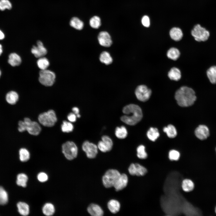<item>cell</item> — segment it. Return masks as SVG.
<instances>
[{
  "label": "cell",
  "instance_id": "obj_7",
  "mask_svg": "<svg viewBox=\"0 0 216 216\" xmlns=\"http://www.w3.org/2000/svg\"><path fill=\"white\" fill-rule=\"evenodd\" d=\"M39 80L42 85L46 86H52L55 82L56 75L53 71L46 69L41 70L39 72Z\"/></svg>",
  "mask_w": 216,
  "mask_h": 216
},
{
  "label": "cell",
  "instance_id": "obj_21",
  "mask_svg": "<svg viewBox=\"0 0 216 216\" xmlns=\"http://www.w3.org/2000/svg\"><path fill=\"white\" fill-rule=\"evenodd\" d=\"M107 206L109 209L112 213L115 214L119 211L120 204L118 201L111 200L108 202Z\"/></svg>",
  "mask_w": 216,
  "mask_h": 216
},
{
  "label": "cell",
  "instance_id": "obj_1",
  "mask_svg": "<svg viewBox=\"0 0 216 216\" xmlns=\"http://www.w3.org/2000/svg\"><path fill=\"white\" fill-rule=\"evenodd\" d=\"M122 112L124 115L121 117L120 119L122 122L129 125H136L142 117L141 109L135 104H130L125 106L123 109Z\"/></svg>",
  "mask_w": 216,
  "mask_h": 216
},
{
  "label": "cell",
  "instance_id": "obj_45",
  "mask_svg": "<svg viewBox=\"0 0 216 216\" xmlns=\"http://www.w3.org/2000/svg\"><path fill=\"white\" fill-rule=\"evenodd\" d=\"M72 110L74 112V113L76 115V116L78 118H80V115L79 114V109L77 107H74L72 108Z\"/></svg>",
  "mask_w": 216,
  "mask_h": 216
},
{
  "label": "cell",
  "instance_id": "obj_8",
  "mask_svg": "<svg viewBox=\"0 0 216 216\" xmlns=\"http://www.w3.org/2000/svg\"><path fill=\"white\" fill-rule=\"evenodd\" d=\"M191 34L195 40L198 42L207 40L210 36L209 31L199 24L194 26L191 31Z\"/></svg>",
  "mask_w": 216,
  "mask_h": 216
},
{
  "label": "cell",
  "instance_id": "obj_44",
  "mask_svg": "<svg viewBox=\"0 0 216 216\" xmlns=\"http://www.w3.org/2000/svg\"><path fill=\"white\" fill-rule=\"evenodd\" d=\"M68 119L71 122H74L76 120V116L74 113L72 112L70 113L68 115Z\"/></svg>",
  "mask_w": 216,
  "mask_h": 216
},
{
  "label": "cell",
  "instance_id": "obj_40",
  "mask_svg": "<svg viewBox=\"0 0 216 216\" xmlns=\"http://www.w3.org/2000/svg\"><path fill=\"white\" fill-rule=\"evenodd\" d=\"M12 8V4L8 0H0V10L3 11L6 9L10 10Z\"/></svg>",
  "mask_w": 216,
  "mask_h": 216
},
{
  "label": "cell",
  "instance_id": "obj_36",
  "mask_svg": "<svg viewBox=\"0 0 216 216\" xmlns=\"http://www.w3.org/2000/svg\"><path fill=\"white\" fill-rule=\"evenodd\" d=\"M20 158L22 162L28 160L30 158V154L28 151L25 148H21L19 151Z\"/></svg>",
  "mask_w": 216,
  "mask_h": 216
},
{
  "label": "cell",
  "instance_id": "obj_25",
  "mask_svg": "<svg viewBox=\"0 0 216 216\" xmlns=\"http://www.w3.org/2000/svg\"><path fill=\"white\" fill-rule=\"evenodd\" d=\"M180 53L179 50L175 47L170 48L167 51L166 55L169 58L173 60H177L179 57Z\"/></svg>",
  "mask_w": 216,
  "mask_h": 216
},
{
  "label": "cell",
  "instance_id": "obj_14",
  "mask_svg": "<svg viewBox=\"0 0 216 216\" xmlns=\"http://www.w3.org/2000/svg\"><path fill=\"white\" fill-rule=\"evenodd\" d=\"M98 39L100 45L104 47H110L112 43L110 35L105 31H102L99 33Z\"/></svg>",
  "mask_w": 216,
  "mask_h": 216
},
{
  "label": "cell",
  "instance_id": "obj_30",
  "mask_svg": "<svg viewBox=\"0 0 216 216\" xmlns=\"http://www.w3.org/2000/svg\"><path fill=\"white\" fill-rule=\"evenodd\" d=\"M99 59L102 63L106 65L111 64L112 62V59L110 53L106 51H104L100 54Z\"/></svg>",
  "mask_w": 216,
  "mask_h": 216
},
{
  "label": "cell",
  "instance_id": "obj_47",
  "mask_svg": "<svg viewBox=\"0 0 216 216\" xmlns=\"http://www.w3.org/2000/svg\"><path fill=\"white\" fill-rule=\"evenodd\" d=\"M2 52V45L0 44V56L1 55Z\"/></svg>",
  "mask_w": 216,
  "mask_h": 216
},
{
  "label": "cell",
  "instance_id": "obj_23",
  "mask_svg": "<svg viewBox=\"0 0 216 216\" xmlns=\"http://www.w3.org/2000/svg\"><path fill=\"white\" fill-rule=\"evenodd\" d=\"M206 74L210 82L213 84L216 83V66L209 68L207 71Z\"/></svg>",
  "mask_w": 216,
  "mask_h": 216
},
{
  "label": "cell",
  "instance_id": "obj_50",
  "mask_svg": "<svg viewBox=\"0 0 216 216\" xmlns=\"http://www.w3.org/2000/svg\"><path fill=\"white\" fill-rule=\"evenodd\" d=\"M215 150H216V149H215Z\"/></svg>",
  "mask_w": 216,
  "mask_h": 216
},
{
  "label": "cell",
  "instance_id": "obj_33",
  "mask_svg": "<svg viewBox=\"0 0 216 216\" xmlns=\"http://www.w3.org/2000/svg\"><path fill=\"white\" fill-rule=\"evenodd\" d=\"M37 64L41 70H44L47 69L49 66L50 63L47 58L43 57L39 58L37 61Z\"/></svg>",
  "mask_w": 216,
  "mask_h": 216
},
{
  "label": "cell",
  "instance_id": "obj_13",
  "mask_svg": "<svg viewBox=\"0 0 216 216\" xmlns=\"http://www.w3.org/2000/svg\"><path fill=\"white\" fill-rule=\"evenodd\" d=\"M31 52L35 57L39 58L45 56L47 53V50L42 42L38 40L37 42V46H33Z\"/></svg>",
  "mask_w": 216,
  "mask_h": 216
},
{
  "label": "cell",
  "instance_id": "obj_12",
  "mask_svg": "<svg viewBox=\"0 0 216 216\" xmlns=\"http://www.w3.org/2000/svg\"><path fill=\"white\" fill-rule=\"evenodd\" d=\"M128 170L131 175L138 176H144L147 172L145 167L137 163L131 164L128 168Z\"/></svg>",
  "mask_w": 216,
  "mask_h": 216
},
{
  "label": "cell",
  "instance_id": "obj_46",
  "mask_svg": "<svg viewBox=\"0 0 216 216\" xmlns=\"http://www.w3.org/2000/svg\"><path fill=\"white\" fill-rule=\"evenodd\" d=\"M4 38V35L3 33L0 30V40H2Z\"/></svg>",
  "mask_w": 216,
  "mask_h": 216
},
{
  "label": "cell",
  "instance_id": "obj_26",
  "mask_svg": "<svg viewBox=\"0 0 216 216\" xmlns=\"http://www.w3.org/2000/svg\"><path fill=\"white\" fill-rule=\"evenodd\" d=\"M19 213L23 216L28 215L29 213V206L26 203L19 202L17 205Z\"/></svg>",
  "mask_w": 216,
  "mask_h": 216
},
{
  "label": "cell",
  "instance_id": "obj_28",
  "mask_svg": "<svg viewBox=\"0 0 216 216\" xmlns=\"http://www.w3.org/2000/svg\"><path fill=\"white\" fill-rule=\"evenodd\" d=\"M70 25L74 28L80 30L82 29L84 24L82 21L77 17L72 18L70 22Z\"/></svg>",
  "mask_w": 216,
  "mask_h": 216
},
{
  "label": "cell",
  "instance_id": "obj_32",
  "mask_svg": "<svg viewBox=\"0 0 216 216\" xmlns=\"http://www.w3.org/2000/svg\"><path fill=\"white\" fill-rule=\"evenodd\" d=\"M42 212L45 215L50 216L52 215L55 212V208L53 204L50 203H46L42 208Z\"/></svg>",
  "mask_w": 216,
  "mask_h": 216
},
{
  "label": "cell",
  "instance_id": "obj_38",
  "mask_svg": "<svg viewBox=\"0 0 216 216\" xmlns=\"http://www.w3.org/2000/svg\"><path fill=\"white\" fill-rule=\"evenodd\" d=\"M74 129L73 125L70 122L64 121L61 125V129L64 132L68 133L72 131Z\"/></svg>",
  "mask_w": 216,
  "mask_h": 216
},
{
  "label": "cell",
  "instance_id": "obj_31",
  "mask_svg": "<svg viewBox=\"0 0 216 216\" xmlns=\"http://www.w3.org/2000/svg\"><path fill=\"white\" fill-rule=\"evenodd\" d=\"M160 134L158 129L151 127L147 133L148 138L152 141H154L159 136Z\"/></svg>",
  "mask_w": 216,
  "mask_h": 216
},
{
  "label": "cell",
  "instance_id": "obj_15",
  "mask_svg": "<svg viewBox=\"0 0 216 216\" xmlns=\"http://www.w3.org/2000/svg\"><path fill=\"white\" fill-rule=\"evenodd\" d=\"M195 134L199 139L204 140L207 138L209 135V131L208 128L204 125H199L195 129Z\"/></svg>",
  "mask_w": 216,
  "mask_h": 216
},
{
  "label": "cell",
  "instance_id": "obj_43",
  "mask_svg": "<svg viewBox=\"0 0 216 216\" xmlns=\"http://www.w3.org/2000/svg\"><path fill=\"white\" fill-rule=\"evenodd\" d=\"M142 23L145 27H149L150 25V21L149 17L146 15L144 16L142 19Z\"/></svg>",
  "mask_w": 216,
  "mask_h": 216
},
{
  "label": "cell",
  "instance_id": "obj_16",
  "mask_svg": "<svg viewBox=\"0 0 216 216\" xmlns=\"http://www.w3.org/2000/svg\"><path fill=\"white\" fill-rule=\"evenodd\" d=\"M128 181L127 176L125 174H121L113 186L116 190L118 191L124 188L127 185Z\"/></svg>",
  "mask_w": 216,
  "mask_h": 216
},
{
  "label": "cell",
  "instance_id": "obj_35",
  "mask_svg": "<svg viewBox=\"0 0 216 216\" xmlns=\"http://www.w3.org/2000/svg\"><path fill=\"white\" fill-rule=\"evenodd\" d=\"M8 201V195L6 191L2 187H0V205H4Z\"/></svg>",
  "mask_w": 216,
  "mask_h": 216
},
{
  "label": "cell",
  "instance_id": "obj_10",
  "mask_svg": "<svg viewBox=\"0 0 216 216\" xmlns=\"http://www.w3.org/2000/svg\"><path fill=\"white\" fill-rule=\"evenodd\" d=\"M83 151L89 158H94L98 153V147L95 144L86 141L83 143L82 146Z\"/></svg>",
  "mask_w": 216,
  "mask_h": 216
},
{
  "label": "cell",
  "instance_id": "obj_24",
  "mask_svg": "<svg viewBox=\"0 0 216 216\" xmlns=\"http://www.w3.org/2000/svg\"><path fill=\"white\" fill-rule=\"evenodd\" d=\"M19 96L17 93L15 91H11L6 94V99L9 104L13 105L15 104L18 101Z\"/></svg>",
  "mask_w": 216,
  "mask_h": 216
},
{
  "label": "cell",
  "instance_id": "obj_17",
  "mask_svg": "<svg viewBox=\"0 0 216 216\" xmlns=\"http://www.w3.org/2000/svg\"><path fill=\"white\" fill-rule=\"evenodd\" d=\"M88 213L93 216H102L104 214V212L101 208L98 205L92 204L89 205L87 208Z\"/></svg>",
  "mask_w": 216,
  "mask_h": 216
},
{
  "label": "cell",
  "instance_id": "obj_9",
  "mask_svg": "<svg viewBox=\"0 0 216 216\" xmlns=\"http://www.w3.org/2000/svg\"><path fill=\"white\" fill-rule=\"evenodd\" d=\"M135 93L137 98L139 100L145 102L150 98L152 94V91L146 86L142 85L137 87Z\"/></svg>",
  "mask_w": 216,
  "mask_h": 216
},
{
  "label": "cell",
  "instance_id": "obj_19",
  "mask_svg": "<svg viewBox=\"0 0 216 216\" xmlns=\"http://www.w3.org/2000/svg\"><path fill=\"white\" fill-rule=\"evenodd\" d=\"M168 76L171 80L178 81L181 77V72L178 68L173 67L168 72Z\"/></svg>",
  "mask_w": 216,
  "mask_h": 216
},
{
  "label": "cell",
  "instance_id": "obj_37",
  "mask_svg": "<svg viewBox=\"0 0 216 216\" xmlns=\"http://www.w3.org/2000/svg\"><path fill=\"white\" fill-rule=\"evenodd\" d=\"M145 149V146L142 145H140L137 147L136 149L137 156L139 158L145 159L147 158V154Z\"/></svg>",
  "mask_w": 216,
  "mask_h": 216
},
{
  "label": "cell",
  "instance_id": "obj_42",
  "mask_svg": "<svg viewBox=\"0 0 216 216\" xmlns=\"http://www.w3.org/2000/svg\"><path fill=\"white\" fill-rule=\"evenodd\" d=\"M37 178L39 181L43 182L47 180L48 176L46 173L41 172L39 173L38 175Z\"/></svg>",
  "mask_w": 216,
  "mask_h": 216
},
{
  "label": "cell",
  "instance_id": "obj_20",
  "mask_svg": "<svg viewBox=\"0 0 216 216\" xmlns=\"http://www.w3.org/2000/svg\"><path fill=\"white\" fill-rule=\"evenodd\" d=\"M8 63L12 66L19 65L21 62L20 56L15 53H11L9 56Z\"/></svg>",
  "mask_w": 216,
  "mask_h": 216
},
{
  "label": "cell",
  "instance_id": "obj_39",
  "mask_svg": "<svg viewBox=\"0 0 216 216\" xmlns=\"http://www.w3.org/2000/svg\"><path fill=\"white\" fill-rule=\"evenodd\" d=\"M89 23L90 26L92 28H98L101 25L100 19L98 16H94L90 19Z\"/></svg>",
  "mask_w": 216,
  "mask_h": 216
},
{
  "label": "cell",
  "instance_id": "obj_41",
  "mask_svg": "<svg viewBox=\"0 0 216 216\" xmlns=\"http://www.w3.org/2000/svg\"><path fill=\"white\" fill-rule=\"evenodd\" d=\"M180 156L179 152L175 150H170L169 153V158L171 160H177Z\"/></svg>",
  "mask_w": 216,
  "mask_h": 216
},
{
  "label": "cell",
  "instance_id": "obj_22",
  "mask_svg": "<svg viewBox=\"0 0 216 216\" xmlns=\"http://www.w3.org/2000/svg\"><path fill=\"white\" fill-rule=\"evenodd\" d=\"M182 187L184 191L189 192L193 190L195 187L194 182L189 179L184 180L182 182Z\"/></svg>",
  "mask_w": 216,
  "mask_h": 216
},
{
  "label": "cell",
  "instance_id": "obj_48",
  "mask_svg": "<svg viewBox=\"0 0 216 216\" xmlns=\"http://www.w3.org/2000/svg\"><path fill=\"white\" fill-rule=\"evenodd\" d=\"M214 211H215V214H216V206H215V208Z\"/></svg>",
  "mask_w": 216,
  "mask_h": 216
},
{
  "label": "cell",
  "instance_id": "obj_11",
  "mask_svg": "<svg viewBox=\"0 0 216 216\" xmlns=\"http://www.w3.org/2000/svg\"><path fill=\"white\" fill-rule=\"evenodd\" d=\"M101 139L98 142V149L103 152L110 151L113 146V142L111 139L108 136L104 135L102 137Z\"/></svg>",
  "mask_w": 216,
  "mask_h": 216
},
{
  "label": "cell",
  "instance_id": "obj_4",
  "mask_svg": "<svg viewBox=\"0 0 216 216\" xmlns=\"http://www.w3.org/2000/svg\"><path fill=\"white\" fill-rule=\"evenodd\" d=\"M39 122L43 125L51 127L54 125L57 121L55 111L52 110L40 114L38 117Z\"/></svg>",
  "mask_w": 216,
  "mask_h": 216
},
{
  "label": "cell",
  "instance_id": "obj_27",
  "mask_svg": "<svg viewBox=\"0 0 216 216\" xmlns=\"http://www.w3.org/2000/svg\"><path fill=\"white\" fill-rule=\"evenodd\" d=\"M164 131L166 133L168 136L170 138H174L177 135V132L175 127L172 124H169L163 128Z\"/></svg>",
  "mask_w": 216,
  "mask_h": 216
},
{
  "label": "cell",
  "instance_id": "obj_18",
  "mask_svg": "<svg viewBox=\"0 0 216 216\" xmlns=\"http://www.w3.org/2000/svg\"><path fill=\"white\" fill-rule=\"evenodd\" d=\"M170 35L172 40L178 41L182 39L183 34L181 29L177 27H174L170 30Z\"/></svg>",
  "mask_w": 216,
  "mask_h": 216
},
{
  "label": "cell",
  "instance_id": "obj_29",
  "mask_svg": "<svg viewBox=\"0 0 216 216\" xmlns=\"http://www.w3.org/2000/svg\"><path fill=\"white\" fill-rule=\"evenodd\" d=\"M115 134L116 136L118 139H124L127 136L128 132L126 128L122 126L116 128Z\"/></svg>",
  "mask_w": 216,
  "mask_h": 216
},
{
  "label": "cell",
  "instance_id": "obj_3",
  "mask_svg": "<svg viewBox=\"0 0 216 216\" xmlns=\"http://www.w3.org/2000/svg\"><path fill=\"white\" fill-rule=\"evenodd\" d=\"M18 126V130L20 132L27 130L33 135H38L41 130V127L37 122L32 121L28 118H25L23 121H20Z\"/></svg>",
  "mask_w": 216,
  "mask_h": 216
},
{
  "label": "cell",
  "instance_id": "obj_6",
  "mask_svg": "<svg viewBox=\"0 0 216 216\" xmlns=\"http://www.w3.org/2000/svg\"><path fill=\"white\" fill-rule=\"evenodd\" d=\"M62 152L68 160H71L75 158L78 153V148L74 142L67 141L64 143L62 146Z\"/></svg>",
  "mask_w": 216,
  "mask_h": 216
},
{
  "label": "cell",
  "instance_id": "obj_2",
  "mask_svg": "<svg viewBox=\"0 0 216 216\" xmlns=\"http://www.w3.org/2000/svg\"><path fill=\"white\" fill-rule=\"evenodd\" d=\"M175 98L178 105L183 107L192 105L196 98L194 90L186 86H182L177 90Z\"/></svg>",
  "mask_w": 216,
  "mask_h": 216
},
{
  "label": "cell",
  "instance_id": "obj_5",
  "mask_svg": "<svg viewBox=\"0 0 216 216\" xmlns=\"http://www.w3.org/2000/svg\"><path fill=\"white\" fill-rule=\"evenodd\" d=\"M121 174L115 169L107 170L102 177V182L104 186L107 188L113 187Z\"/></svg>",
  "mask_w": 216,
  "mask_h": 216
},
{
  "label": "cell",
  "instance_id": "obj_34",
  "mask_svg": "<svg viewBox=\"0 0 216 216\" xmlns=\"http://www.w3.org/2000/svg\"><path fill=\"white\" fill-rule=\"evenodd\" d=\"M28 180V177L24 173L19 174L17 176L16 184L19 186L25 187Z\"/></svg>",
  "mask_w": 216,
  "mask_h": 216
},
{
  "label": "cell",
  "instance_id": "obj_49",
  "mask_svg": "<svg viewBox=\"0 0 216 216\" xmlns=\"http://www.w3.org/2000/svg\"><path fill=\"white\" fill-rule=\"evenodd\" d=\"M1 75V71H0V77Z\"/></svg>",
  "mask_w": 216,
  "mask_h": 216
}]
</instances>
